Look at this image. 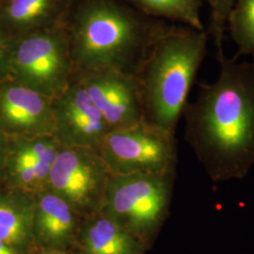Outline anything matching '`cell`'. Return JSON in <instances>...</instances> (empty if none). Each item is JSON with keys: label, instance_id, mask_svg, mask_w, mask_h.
Wrapping results in <instances>:
<instances>
[{"label": "cell", "instance_id": "1", "mask_svg": "<svg viewBox=\"0 0 254 254\" xmlns=\"http://www.w3.org/2000/svg\"><path fill=\"white\" fill-rule=\"evenodd\" d=\"M218 61L212 84L188 104L186 139L214 183L239 180L254 166V61Z\"/></svg>", "mask_w": 254, "mask_h": 254}, {"label": "cell", "instance_id": "2", "mask_svg": "<svg viewBox=\"0 0 254 254\" xmlns=\"http://www.w3.org/2000/svg\"><path fill=\"white\" fill-rule=\"evenodd\" d=\"M64 26L73 75L99 71L136 75L154 45L174 27L126 0H73Z\"/></svg>", "mask_w": 254, "mask_h": 254}, {"label": "cell", "instance_id": "3", "mask_svg": "<svg viewBox=\"0 0 254 254\" xmlns=\"http://www.w3.org/2000/svg\"><path fill=\"white\" fill-rule=\"evenodd\" d=\"M208 33L174 26L136 72L144 122L174 134L206 55Z\"/></svg>", "mask_w": 254, "mask_h": 254}, {"label": "cell", "instance_id": "4", "mask_svg": "<svg viewBox=\"0 0 254 254\" xmlns=\"http://www.w3.org/2000/svg\"><path fill=\"white\" fill-rule=\"evenodd\" d=\"M173 173L110 175L100 211L139 241L153 236L169 213Z\"/></svg>", "mask_w": 254, "mask_h": 254}, {"label": "cell", "instance_id": "5", "mask_svg": "<svg viewBox=\"0 0 254 254\" xmlns=\"http://www.w3.org/2000/svg\"><path fill=\"white\" fill-rule=\"evenodd\" d=\"M73 73L64 25L15 37L9 79L54 99L68 87Z\"/></svg>", "mask_w": 254, "mask_h": 254}, {"label": "cell", "instance_id": "6", "mask_svg": "<svg viewBox=\"0 0 254 254\" xmlns=\"http://www.w3.org/2000/svg\"><path fill=\"white\" fill-rule=\"evenodd\" d=\"M98 153L110 175L174 172L173 134L146 122L110 130Z\"/></svg>", "mask_w": 254, "mask_h": 254}, {"label": "cell", "instance_id": "7", "mask_svg": "<svg viewBox=\"0 0 254 254\" xmlns=\"http://www.w3.org/2000/svg\"><path fill=\"white\" fill-rule=\"evenodd\" d=\"M109 177L98 151L62 147L49 173L47 190L66 200L75 212L100 211Z\"/></svg>", "mask_w": 254, "mask_h": 254}, {"label": "cell", "instance_id": "8", "mask_svg": "<svg viewBox=\"0 0 254 254\" xmlns=\"http://www.w3.org/2000/svg\"><path fill=\"white\" fill-rule=\"evenodd\" d=\"M53 136L63 147L90 148L98 151L111 130L81 83L72 81L52 99Z\"/></svg>", "mask_w": 254, "mask_h": 254}, {"label": "cell", "instance_id": "9", "mask_svg": "<svg viewBox=\"0 0 254 254\" xmlns=\"http://www.w3.org/2000/svg\"><path fill=\"white\" fill-rule=\"evenodd\" d=\"M73 78L81 83L111 130L144 121L135 75L99 71L75 74Z\"/></svg>", "mask_w": 254, "mask_h": 254}, {"label": "cell", "instance_id": "10", "mask_svg": "<svg viewBox=\"0 0 254 254\" xmlns=\"http://www.w3.org/2000/svg\"><path fill=\"white\" fill-rule=\"evenodd\" d=\"M0 126L31 136L52 135V99L11 79L0 82Z\"/></svg>", "mask_w": 254, "mask_h": 254}, {"label": "cell", "instance_id": "11", "mask_svg": "<svg viewBox=\"0 0 254 254\" xmlns=\"http://www.w3.org/2000/svg\"><path fill=\"white\" fill-rule=\"evenodd\" d=\"M73 0H5L0 25L14 37L63 26Z\"/></svg>", "mask_w": 254, "mask_h": 254}, {"label": "cell", "instance_id": "12", "mask_svg": "<svg viewBox=\"0 0 254 254\" xmlns=\"http://www.w3.org/2000/svg\"><path fill=\"white\" fill-rule=\"evenodd\" d=\"M62 147L52 135L31 136L18 143L10 169L19 186L39 192L47 190L49 173Z\"/></svg>", "mask_w": 254, "mask_h": 254}, {"label": "cell", "instance_id": "13", "mask_svg": "<svg viewBox=\"0 0 254 254\" xmlns=\"http://www.w3.org/2000/svg\"><path fill=\"white\" fill-rule=\"evenodd\" d=\"M74 213L73 207L54 192L40 191L34 201V234L47 245H63L74 232Z\"/></svg>", "mask_w": 254, "mask_h": 254}, {"label": "cell", "instance_id": "14", "mask_svg": "<svg viewBox=\"0 0 254 254\" xmlns=\"http://www.w3.org/2000/svg\"><path fill=\"white\" fill-rule=\"evenodd\" d=\"M83 240L87 254H140L142 249L141 241L105 216L91 221Z\"/></svg>", "mask_w": 254, "mask_h": 254}, {"label": "cell", "instance_id": "15", "mask_svg": "<svg viewBox=\"0 0 254 254\" xmlns=\"http://www.w3.org/2000/svg\"><path fill=\"white\" fill-rule=\"evenodd\" d=\"M34 201L0 198V241L12 248L27 246L34 236Z\"/></svg>", "mask_w": 254, "mask_h": 254}, {"label": "cell", "instance_id": "16", "mask_svg": "<svg viewBox=\"0 0 254 254\" xmlns=\"http://www.w3.org/2000/svg\"><path fill=\"white\" fill-rule=\"evenodd\" d=\"M154 18L178 22L196 30H205L200 18L201 0H126Z\"/></svg>", "mask_w": 254, "mask_h": 254}, {"label": "cell", "instance_id": "17", "mask_svg": "<svg viewBox=\"0 0 254 254\" xmlns=\"http://www.w3.org/2000/svg\"><path fill=\"white\" fill-rule=\"evenodd\" d=\"M227 28L237 47L235 60L254 54V0H236L228 18Z\"/></svg>", "mask_w": 254, "mask_h": 254}, {"label": "cell", "instance_id": "18", "mask_svg": "<svg viewBox=\"0 0 254 254\" xmlns=\"http://www.w3.org/2000/svg\"><path fill=\"white\" fill-rule=\"evenodd\" d=\"M210 9L209 33L213 38L217 48L218 61L225 57L223 44L227 29L228 18L236 0H201Z\"/></svg>", "mask_w": 254, "mask_h": 254}, {"label": "cell", "instance_id": "19", "mask_svg": "<svg viewBox=\"0 0 254 254\" xmlns=\"http://www.w3.org/2000/svg\"><path fill=\"white\" fill-rule=\"evenodd\" d=\"M15 37L0 25V82L8 79Z\"/></svg>", "mask_w": 254, "mask_h": 254}, {"label": "cell", "instance_id": "20", "mask_svg": "<svg viewBox=\"0 0 254 254\" xmlns=\"http://www.w3.org/2000/svg\"><path fill=\"white\" fill-rule=\"evenodd\" d=\"M5 2V0H0V7L2 6V4Z\"/></svg>", "mask_w": 254, "mask_h": 254}, {"label": "cell", "instance_id": "21", "mask_svg": "<svg viewBox=\"0 0 254 254\" xmlns=\"http://www.w3.org/2000/svg\"></svg>", "mask_w": 254, "mask_h": 254}]
</instances>
